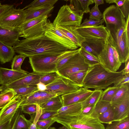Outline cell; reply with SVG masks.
<instances>
[{"instance_id":"cell-1","label":"cell","mask_w":129,"mask_h":129,"mask_svg":"<svg viewBox=\"0 0 129 129\" xmlns=\"http://www.w3.org/2000/svg\"><path fill=\"white\" fill-rule=\"evenodd\" d=\"M13 47L16 53L24 54L28 57L57 54L69 50L44 34L20 40Z\"/></svg>"},{"instance_id":"cell-2","label":"cell","mask_w":129,"mask_h":129,"mask_svg":"<svg viewBox=\"0 0 129 129\" xmlns=\"http://www.w3.org/2000/svg\"><path fill=\"white\" fill-rule=\"evenodd\" d=\"M123 75L121 71L109 72L100 63L96 64L90 67L84 79L82 87L102 90Z\"/></svg>"},{"instance_id":"cell-3","label":"cell","mask_w":129,"mask_h":129,"mask_svg":"<svg viewBox=\"0 0 129 129\" xmlns=\"http://www.w3.org/2000/svg\"><path fill=\"white\" fill-rule=\"evenodd\" d=\"M81 47L74 50L53 55H37L29 57V62L33 72L41 74L56 72L58 63L63 58L79 52Z\"/></svg>"},{"instance_id":"cell-4","label":"cell","mask_w":129,"mask_h":129,"mask_svg":"<svg viewBox=\"0 0 129 129\" xmlns=\"http://www.w3.org/2000/svg\"><path fill=\"white\" fill-rule=\"evenodd\" d=\"M108 33L104 48L99 54L98 57L100 64L107 71L115 73L118 70L122 64L109 30Z\"/></svg>"},{"instance_id":"cell-5","label":"cell","mask_w":129,"mask_h":129,"mask_svg":"<svg viewBox=\"0 0 129 129\" xmlns=\"http://www.w3.org/2000/svg\"><path fill=\"white\" fill-rule=\"evenodd\" d=\"M52 118L68 129H105L98 118L80 114Z\"/></svg>"},{"instance_id":"cell-6","label":"cell","mask_w":129,"mask_h":129,"mask_svg":"<svg viewBox=\"0 0 129 129\" xmlns=\"http://www.w3.org/2000/svg\"><path fill=\"white\" fill-rule=\"evenodd\" d=\"M106 27L110 31L120 61L125 63L129 59V41L126 36L125 27L118 28L111 24L106 25Z\"/></svg>"},{"instance_id":"cell-7","label":"cell","mask_w":129,"mask_h":129,"mask_svg":"<svg viewBox=\"0 0 129 129\" xmlns=\"http://www.w3.org/2000/svg\"><path fill=\"white\" fill-rule=\"evenodd\" d=\"M84 14L73 10L69 5H64L60 8L52 23L55 27L79 26Z\"/></svg>"},{"instance_id":"cell-8","label":"cell","mask_w":129,"mask_h":129,"mask_svg":"<svg viewBox=\"0 0 129 129\" xmlns=\"http://www.w3.org/2000/svg\"><path fill=\"white\" fill-rule=\"evenodd\" d=\"M48 17L47 16L39 17L24 22L18 27L20 32V37L27 39L44 34Z\"/></svg>"},{"instance_id":"cell-9","label":"cell","mask_w":129,"mask_h":129,"mask_svg":"<svg viewBox=\"0 0 129 129\" xmlns=\"http://www.w3.org/2000/svg\"><path fill=\"white\" fill-rule=\"evenodd\" d=\"M79 51L74 55L56 72L60 76L66 78L69 74L88 71L90 67L85 62Z\"/></svg>"},{"instance_id":"cell-10","label":"cell","mask_w":129,"mask_h":129,"mask_svg":"<svg viewBox=\"0 0 129 129\" xmlns=\"http://www.w3.org/2000/svg\"><path fill=\"white\" fill-rule=\"evenodd\" d=\"M46 86L45 91L57 96L76 91L81 88L69 79L60 76Z\"/></svg>"},{"instance_id":"cell-11","label":"cell","mask_w":129,"mask_h":129,"mask_svg":"<svg viewBox=\"0 0 129 129\" xmlns=\"http://www.w3.org/2000/svg\"><path fill=\"white\" fill-rule=\"evenodd\" d=\"M26 17L24 9L13 7L0 17V25L11 29L18 28L24 22Z\"/></svg>"},{"instance_id":"cell-12","label":"cell","mask_w":129,"mask_h":129,"mask_svg":"<svg viewBox=\"0 0 129 129\" xmlns=\"http://www.w3.org/2000/svg\"><path fill=\"white\" fill-rule=\"evenodd\" d=\"M45 36L61 45L69 50H74L78 47L71 39L62 33L48 19L47 23Z\"/></svg>"},{"instance_id":"cell-13","label":"cell","mask_w":129,"mask_h":129,"mask_svg":"<svg viewBox=\"0 0 129 129\" xmlns=\"http://www.w3.org/2000/svg\"><path fill=\"white\" fill-rule=\"evenodd\" d=\"M102 16L106 25H113L118 28L122 27H125L126 19L116 5H112L106 8Z\"/></svg>"},{"instance_id":"cell-14","label":"cell","mask_w":129,"mask_h":129,"mask_svg":"<svg viewBox=\"0 0 129 129\" xmlns=\"http://www.w3.org/2000/svg\"><path fill=\"white\" fill-rule=\"evenodd\" d=\"M82 37L85 40L82 43L81 47L93 55L98 57L104 48L105 39L89 35H84Z\"/></svg>"},{"instance_id":"cell-15","label":"cell","mask_w":129,"mask_h":129,"mask_svg":"<svg viewBox=\"0 0 129 129\" xmlns=\"http://www.w3.org/2000/svg\"><path fill=\"white\" fill-rule=\"evenodd\" d=\"M24 96L15 95L0 110V125L12 118L20 107Z\"/></svg>"},{"instance_id":"cell-16","label":"cell","mask_w":129,"mask_h":129,"mask_svg":"<svg viewBox=\"0 0 129 129\" xmlns=\"http://www.w3.org/2000/svg\"><path fill=\"white\" fill-rule=\"evenodd\" d=\"M93 91L94 90L81 87L76 91L61 95L63 106H66L82 102L90 96Z\"/></svg>"},{"instance_id":"cell-17","label":"cell","mask_w":129,"mask_h":129,"mask_svg":"<svg viewBox=\"0 0 129 129\" xmlns=\"http://www.w3.org/2000/svg\"><path fill=\"white\" fill-rule=\"evenodd\" d=\"M29 73L21 69L19 71L0 67V84L6 86L24 77Z\"/></svg>"},{"instance_id":"cell-18","label":"cell","mask_w":129,"mask_h":129,"mask_svg":"<svg viewBox=\"0 0 129 129\" xmlns=\"http://www.w3.org/2000/svg\"><path fill=\"white\" fill-rule=\"evenodd\" d=\"M56 96L45 91L38 90L24 97L20 107L30 104H37L40 106L51 98Z\"/></svg>"},{"instance_id":"cell-19","label":"cell","mask_w":129,"mask_h":129,"mask_svg":"<svg viewBox=\"0 0 129 129\" xmlns=\"http://www.w3.org/2000/svg\"><path fill=\"white\" fill-rule=\"evenodd\" d=\"M82 37L84 35H89L105 39L108 31L106 27L104 25L99 26L72 27Z\"/></svg>"},{"instance_id":"cell-20","label":"cell","mask_w":129,"mask_h":129,"mask_svg":"<svg viewBox=\"0 0 129 129\" xmlns=\"http://www.w3.org/2000/svg\"><path fill=\"white\" fill-rule=\"evenodd\" d=\"M20 32L18 28H8L0 25V41L14 47L19 42Z\"/></svg>"},{"instance_id":"cell-21","label":"cell","mask_w":129,"mask_h":129,"mask_svg":"<svg viewBox=\"0 0 129 129\" xmlns=\"http://www.w3.org/2000/svg\"><path fill=\"white\" fill-rule=\"evenodd\" d=\"M44 74L33 72L24 77L6 86L7 88L15 89L29 86H35L39 82L41 77Z\"/></svg>"},{"instance_id":"cell-22","label":"cell","mask_w":129,"mask_h":129,"mask_svg":"<svg viewBox=\"0 0 129 129\" xmlns=\"http://www.w3.org/2000/svg\"><path fill=\"white\" fill-rule=\"evenodd\" d=\"M111 103L114 109V121L129 117V99Z\"/></svg>"},{"instance_id":"cell-23","label":"cell","mask_w":129,"mask_h":129,"mask_svg":"<svg viewBox=\"0 0 129 129\" xmlns=\"http://www.w3.org/2000/svg\"><path fill=\"white\" fill-rule=\"evenodd\" d=\"M48 6L28 7L25 9L26 17L24 21L32 20L39 17L47 16L49 14L54 8Z\"/></svg>"},{"instance_id":"cell-24","label":"cell","mask_w":129,"mask_h":129,"mask_svg":"<svg viewBox=\"0 0 129 129\" xmlns=\"http://www.w3.org/2000/svg\"><path fill=\"white\" fill-rule=\"evenodd\" d=\"M82 110L81 102L63 106L52 117L67 116L80 114Z\"/></svg>"},{"instance_id":"cell-25","label":"cell","mask_w":129,"mask_h":129,"mask_svg":"<svg viewBox=\"0 0 129 129\" xmlns=\"http://www.w3.org/2000/svg\"><path fill=\"white\" fill-rule=\"evenodd\" d=\"M55 27L62 33L71 39L78 47H81V44L85 39L77 33L72 27Z\"/></svg>"},{"instance_id":"cell-26","label":"cell","mask_w":129,"mask_h":129,"mask_svg":"<svg viewBox=\"0 0 129 129\" xmlns=\"http://www.w3.org/2000/svg\"><path fill=\"white\" fill-rule=\"evenodd\" d=\"M61 95L53 97L40 106L43 111H57L63 106Z\"/></svg>"},{"instance_id":"cell-27","label":"cell","mask_w":129,"mask_h":129,"mask_svg":"<svg viewBox=\"0 0 129 129\" xmlns=\"http://www.w3.org/2000/svg\"><path fill=\"white\" fill-rule=\"evenodd\" d=\"M13 47L0 41V61L1 64L11 61L15 54Z\"/></svg>"},{"instance_id":"cell-28","label":"cell","mask_w":129,"mask_h":129,"mask_svg":"<svg viewBox=\"0 0 129 129\" xmlns=\"http://www.w3.org/2000/svg\"><path fill=\"white\" fill-rule=\"evenodd\" d=\"M129 99V83L121 86L116 92L111 103Z\"/></svg>"},{"instance_id":"cell-29","label":"cell","mask_w":129,"mask_h":129,"mask_svg":"<svg viewBox=\"0 0 129 129\" xmlns=\"http://www.w3.org/2000/svg\"><path fill=\"white\" fill-rule=\"evenodd\" d=\"M111 105L110 102L99 101L96 104L94 110L90 117L97 118L99 115L107 110Z\"/></svg>"},{"instance_id":"cell-30","label":"cell","mask_w":129,"mask_h":129,"mask_svg":"<svg viewBox=\"0 0 129 129\" xmlns=\"http://www.w3.org/2000/svg\"><path fill=\"white\" fill-rule=\"evenodd\" d=\"M16 95L14 90L8 88L5 91L0 94V109L7 104Z\"/></svg>"},{"instance_id":"cell-31","label":"cell","mask_w":129,"mask_h":129,"mask_svg":"<svg viewBox=\"0 0 129 129\" xmlns=\"http://www.w3.org/2000/svg\"><path fill=\"white\" fill-rule=\"evenodd\" d=\"M81 47V49L79 52L83 57L86 63L90 67L100 63L98 57L91 54L83 48Z\"/></svg>"},{"instance_id":"cell-32","label":"cell","mask_w":129,"mask_h":129,"mask_svg":"<svg viewBox=\"0 0 129 129\" xmlns=\"http://www.w3.org/2000/svg\"><path fill=\"white\" fill-rule=\"evenodd\" d=\"M87 72H79L69 74L67 75L66 78L80 87H82L83 80Z\"/></svg>"},{"instance_id":"cell-33","label":"cell","mask_w":129,"mask_h":129,"mask_svg":"<svg viewBox=\"0 0 129 129\" xmlns=\"http://www.w3.org/2000/svg\"><path fill=\"white\" fill-rule=\"evenodd\" d=\"M102 91L101 90H94L90 96L81 102L82 110L90 105L96 103L100 100Z\"/></svg>"},{"instance_id":"cell-34","label":"cell","mask_w":129,"mask_h":129,"mask_svg":"<svg viewBox=\"0 0 129 129\" xmlns=\"http://www.w3.org/2000/svg\"><path fill=\"white\" fill-rule=\"evenodd\" d=\"M114 109L112 105L107 110L99 115L97 118L102 123L109 124L114 121Z\"/></svg>"},{"instance_id":"cell-35","label":"cell","mask_w":129,"mask_h":129,"mask_svg":"<svg viewBox=\"0 0 129 129\" xmlns=\"http://www.w3.org/2000/svg\"><path fill=\"white\" fill-rule=\"evenodd\" d=\"M119 88L114 86L108 87L104 91H103L99 101L111 103Z\"/></svg>"},{"instance_id":"cell-36","label":"cell","mask_w":129,"mask_h":129,"mask_svg":"<svg viewBox=\"0 0 129 129\" xmlns=\"http://www.w3.org/2000/svg\"><path fill=\"white\" fill-rule=\"evenodd\" d=\"M32 123L30 120L27 119L21 113L17 118L13 129H29Z\"/></svg>"},{"instance_id":"cell-37","label":"cell","mask_w":129,"mask_h":129,"mask_svg":"<svg viewBox=\"0 0 129 129\" xmlns=\"http://www.w3.org/2000/svg\"><path fill=\"white\" fill-rule=\"evenodd\" d=\"M105 129H129V117L107 124Z\"/></svg>"},{"instance_id":"cell-38","label":"cell","mask_w":129,"mask_h":129,"mask_svg":"<svg viewBox=\"0 0 129 129\" xmlns=\"http://www.w3.org/2000/svg\"><path fill=\"white\" fill-rule=\"evenodd\" d=\"M58 1V0H36L32 2L23 9H25L28 7L43 6L52 7H54L55 4Z\"/></svg>"},{"instance_id":"cell-39","label":"cell","mask_w":129,"mask_h":129,"mask_svg":"<svg viewBox=\"0 0 129 129\" xmlns=\"http://www.w3.org/2000/svg\"><path fill=\"white\" fill-rule=\"evenodd\" d=\"M114 3L116 4L126 20L129 16V0H114Z\"/></svg>"},{"instance_id":"cell-40","label":"cell","mask_w":129,"mask_h":129,"mask_svg":"<svg viewBox=\"0 0 129 129\" xmlns=\"http://www.w3.org/2000/svg\"><path fill=\"white\" fill-rule=\"evenodd\" d=\"M16 93V95L25 96L39 90L36 86H29L13 89Z\"/></svg>"},{"instance_id":"cell-41","label":"cell","mask_w":129,"mask_h":129,"mask_svg":"<svg viewBox=\"0 0 129 129\" xmlns=\"http://www.w3.org/2000/svg\"><path fill=\"white\" fill-rule=\"evenodd\" d=\"M59 76L56 72L45 74L40 78L39 82L46 86L53 82Z\"/></svg>"},{"instance_id":"cell-42","label":"cell","mask_w":129,"mask_h":129,"mask_svg":"<svg viewBox=\"0 0 129 129\" xmlns=\"http://www.w3.org/2000/svg\"><path fill=\"white\" fill-rule=\"evenodd\" d=\"M22 112L21 108L19 107L12 118L0 125V129H13L17 118Z\"/></svg>"},{"instance_id":"cell-43","label":"cell","mask_w":129,"mask_h":129,"mask_svg":"<svg viewBox=\"0 0 129 129\" xmlns=\"http://www.w3.org/2000/svg\"><path fill=\"white\" fill-rule=\"evenodd\" d=\"M27 57L26 56L22 54H19L14 56L12 63L11 69L15 71L21 70V65L25 59Z\"/></svg>"},{"instance_id":"cell-44","label":"cell","mask_w":129,"mask_h":129,"mask_svg":"<svg viewBox=\"0 0 129 129\" xmlns=\"http://www.w3.org/2000/svg\"><path fill=\"white\" fill-rule=\"evenodd\" d=\"M103 18L102 14L98 6L95 5L90 10L89 19L90 20H100Z\"/></svg>"},{"instance_id":"cell-45","label":"cell","mask_w":129,"mask_h":129,"mask_svg":"<svg viewBox=\"0 0 129 129\" xmlns=\"http://www.w3.org/2000/svg\"><path fill=\"white\" fill-rule=\"evenodd\" d=\"M55 122L52 118L46 120H38L36 124V127L39 129H48Z\"/></svg>"},{"instance_id":"cell-46","label":"cell","mask_w":129,"mask_h":129,"mask_svg":"<svg viewBox=\"0 0 129 129\" xmlns=\"http://www.w3.org/2000/svg\"><path fill=\"white\" fill-rule=\"evenodd\" d=\"M22 112L31 115L36 113L37 111V106L35 104H30L21 107Z\"/></svg>"},{"instance_id":"cell-47","label":"cell","mask_w":129,"mask_h":129,"mask_svg":"<svg viewBox=\"0 0 129 129\" xmlns=\"http://www.w3.org/2000/svg\"><path fill=\"white\" fill-rule=\"evenodd\" d=\"M104 22V19L103 18L100 20H90L86 18L84 20L80 26H99L102 25Z\"/></svg>"},{"instance_id":"cell-48","label":"cell","mask_w":129,"mask_h":129,"mask_svg":"<svg viewBox=\"0 0 129 129\" xmlns=\"http://www.w3.org/2000/svg\"><path fill=\"white\" fill-rule=\"evenodd\" d=\"M82 12L87 13L90 12L89 6L94 3L93 0H79Z\"/></svg>"},{"instance_id":"cell-49","label":"cell","mask_w":129,"mask_h":129,"mask_svg":"<svg viewBox=\"0 0 129 129\" xmlns=\"http://www.w3.org/2000/svg\"><path fill=\"white\" fill-rule=\"evenodd\" d=\"M37 111L35 115L33 116L34 117L33 121L32 122V123L30 125L29 129H36L37 128L36 124L38 121L39 118L42 112V110L40 106L37 104Z\"/></svg>"},{"instance_id":"cell-50","label":"cell","mask_w":129,"mask_h":129,"mask_svg":"<svg viewBox=\"0 0 129 129\" xmlns=\"http://www.w3.org/2000/svg\"><path fill=\"white\" fill-rule=\"evenodd\" d=\"M129 83V74L121 77L114 83V86L119 87L126 83Z\"/></svg>"},{"instance_id":"cell-51","label":"cell","mask_w":129,"mask_h":129,"mask_svg":"<svg viewBox=\"0 0 129 129\" xmlns=\"http://www.w3.org/2000/svg\"><path fill=\"white\" fill-rule=\"evenodd\" d=\"M57 111H43L42 112L38 120H44L52 118L56 113Z\"/></svg>"},{"instance_id":"cell-52","label":"cell","mask_w":129,"mask_h":129,"mask_svg":"<svg viewBox=\"0 0 129 129\" xmlns=\"http://www.w3.org/2000/svg\"><path fill=\"white\" fill-rule=\"evenodd\" d=\"M96 104L90 105L83 109L80 114L83 116L90 117L94 110Z\"/></svg>"},{"instance_id":"cell-53","label":"cell","mask_w":129,"mask_h":129,"mask_svg":"<svg viewBox=\"0 0 129 129\" xmlns=\"http://www.w3.org/2000/svg\"><path fill=\"white\" fill-rule=\"evenodd\" d=\"M14 5L7 4L0 5V17L5 13L14 7Z\"/></svg>"},{"instance_id":"cell-54","label":"cell","mask_w":129,"mask_h":129,"mask_svg":"<svg viewBox=\"0 0 129 129\" xmlns=\"http://www.w3.org/2000/svg\"><path fill=\"white\" fill-rule=\"evenodd\" d=\"M74 54L68 56L63 58L60 61L58 64L57 66L56 69L57 71Z\"/></svg>"},{"instance_id":"cell-55","label":"cell","mask_w":129,"mask_h":129,"mask_svg":"<svg viewBox=\"0 0 129 129\" xmlns=\"http://www.w3.org/2000/svg\"><path fill=\"white\" fill-rule=\"evenodd\" d=\"M125 63V67L121 71L124 75L126 74H129V59H128Z\"/></svg>"},{"instance_id":"cell-56","label":"cell","mask_w":129,"mask_h":129,"mask_svg":"<svg viewBox=\"0 0 129 129\" xmlns=\"http://www.w3.org/2000/svg\"><path fill=\"white\" fill-rule=\"evenodd\" d=\"M39 90L42 91H45L46 89V86L41 82H39L36 85Z\"/></svg>"},{"instance_id":"cell-57","label":"cell","mask_w":129,"mask_h":129,"mask_svg":"<svg viewBox=\"0 0 129 129\" xmlns=\"http://www.w3.org/2000/svg\"><path fill=\"white\" fill-rule=\"evenodd\" d=\"M93 1L95 4V5L98 6L99 5L102 4L104 3V1L103 0H93Z\"/></svg>"},{"instance_id":"cell-58","label":"cell","mask_w":129,"mask_h":129,"mask_svg":"<svg viewBox=\"0 0 129 129\" xmlns=\"http://www.w3.org/2000/svg\"><path fill=\"white\" fill-rule=\"evenodd\" d=\"M7 88L5 86H0V94L6 91Z\"/></svg>"},{"instance_id":"cell-59","label":"cell","mask_w":129,"mask_h":129,"mask_svg":"<svg viewBox=\"0 0 129 129\" xmlns=\"http://www.w3.org/2000/svg\"><path fill=\"white\" fill-rule=\"evenodd\" d=\"M58 129H68L65 126H62L59 127Z\"/></svg>"},{"instance_id":"cell-60","label":"cell","mask_w":129,"mask_h":129,"mask_svg":"<svg viewBox=\"0 0 129 129\" xmlns=\"http://www.w3.org/2000/svg\"><path fill=\"white\" fill-rule=\"evenodd\" d=\"M48 129H56L55 127H50Z\"/></svg>"},{"instance_id":"cell-61","label":"cell","mask_w":129,"mask_h":129,"mask_svg":"<svg viewBox=\"0 0 129 129\" xmlns=\"http://www.w3.org/2000/svg\"><path fill=\"white\" fill-rule=\"evenodd\" d=\"M1 5V2H0V5Z\"/></svg>"},{"instance_id":"cell-62","label":"cell","mask_w":129,"mask_h":129,"mask_svg":"<svg viewBox=\"0 0 129 129\" xmlns=\"http://www.w3.org/2000/svg\"><path fill=\"white\" fill-rule=\"evenodd\" d=\"M36 129H38V128H36Z\"/></svg>"}]
</instances>
